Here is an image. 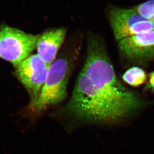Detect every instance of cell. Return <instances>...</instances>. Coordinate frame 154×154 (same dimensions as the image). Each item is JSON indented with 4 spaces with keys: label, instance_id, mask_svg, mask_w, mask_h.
<instances>
[{
    "label": "cell",
    "instance_id": "obj_1",
    "mask_svg": "<svg viewBox=\"0 0 154 154\" xmlns=\"http://www.w3.org/2000/svg\"><path fill=\"white\" fill-rule=\"evenodd\" d=\"M87 50L67 111L85 121L116 123L137 108L140 101L119 81L101 38L90 35Z\"/></svg>",
    "mask_w": 154,
    "mask_h": 154
},
{
    "label": "cell",
    "instance_id": "obj_2",
    "mask_svg": "<svg viewBox=\"0 0 154 154\" xmlns=\"http://www.w3.org/2000/svg\"><path fill=\"white\" fill-rule=\"evenodd\" d=\"M70 70L69 61L63 57L55 60L50 66L40 95L34 104L30 106L33 111L41 113L64 100L67 95Z\"/></svg>",
    "mask_w": 154,
    "mask_h": 154
},
{
    "label": "cell",
    "instance_id": "obj_3",
    "mask_svg": "<svg viewBox=\"0 0 154 154\" xmlns=\"http://www.w3.org/2000/svg\"><path fill=\"white\" fill-rule=\"evenodd\" d=\"M39 36L3 26L0 29V58L16 68L36 48Z\"/></svg>",
    "mask_w": 154,
    "mask_h": 154
},
{
    "label": "cell",
    "instance_id": "obj_4",
    "mask_svg": "<svg viewBox=\"0 0 154 154\" xmlns=\"http://www.w3.org/2000/svg\"><path fill=\"white\" fill-rule=\"evenodd\" d=\"M109 20L117 41L140 33L154 30V22L141 16L135 9L113 8Z\"/></svg>",
    "mask_w": 154,
    "mask_h": 154
},
{
    "label": "cell",
    "instance_id": "obj_5",
    "mask_svg": "<svg viewBox=\"0 0 154 154\" xmlns=\"http://www.w3.org/2000/svg\"><path fill=\"white\" fill-rule=\"evenodd\" d=\"M50 66L37 54L31 55L16 67V74L28 92L30 106L38 98L44 84Z\"/></svg>",
    "mask_w": 154,
    "mask_h": 154
},
{
    "label": "cell",
    "instance_id": "obj_6",
    "mask_svg": "<svg viewBox=\"0 0 154 154\" xmlns=\"http://www.w3.org/2000/svg\"><path fill=\"white\" fill-rule=\"evenodd\" d=\"M118 48L125 58L136 62L150 61L154 56V30L123 38Z\"/></svg>",
    "mask_w": 154,
    "mask_h": 154
},
{
    "label": "cell",
    "instance_id": "obj_7",
    "mask_svg": "<svg viewBox=\"0 0 154 154\" xmlns=\"http://www.w3.org/2000/svg\"><path fill=\"white\" fill-rule=\"evenodd\" d=\"M66 34L65 28H60L47 30L40 35L36 48L37 54L48 65L50 66L56 59Z\"/></svg>",
    "mask_w": 154,
    "mask_h": 154
},
{
    "label": "cell",
    "instance_id": "obj_8",
    "mask_svg": "<svg viewBox=\"0 0 154 154\" xmlns=\"http://www.w3.org/2000/svg\"><path fill=\"white\" fill-rule=\"evenodd\" d=\"M122 79L127 84L138 87L142 85L146 80V74L142 69L139 67H132L123 74Z\"/></svg>",
    "mask_w": 154,
    "mask_h": 154
},
{
    "label": "cell",
    "instance_id": "obj_9",
    "mask_svg": "<svg viewBox=\"0 0 154 154\" xmlns=\"http://www.w3.org/2000/svg\"><path fill=\"white\" fill-rule=\"evenodd\" d=\"M143 17L154 22V0H149L134 8Z\"/></svg>",
    "mask_w": 154,
    "mask_h": 154
},
{
    "label": "cell",
    "instance_id": "obj_10",
    "mask_svg": "<svg viewBox=\"0 0 154 154\" xmlns=\"http://www.w3.org/2000/svg\"><path fill=\"white\" fill-rule=\"evenodd\" d=\"M148 87L154 91V71L150 74Z\"/></svg>",
    "mask_w": 154,
    "mask_h": 154
}]
</instances>
